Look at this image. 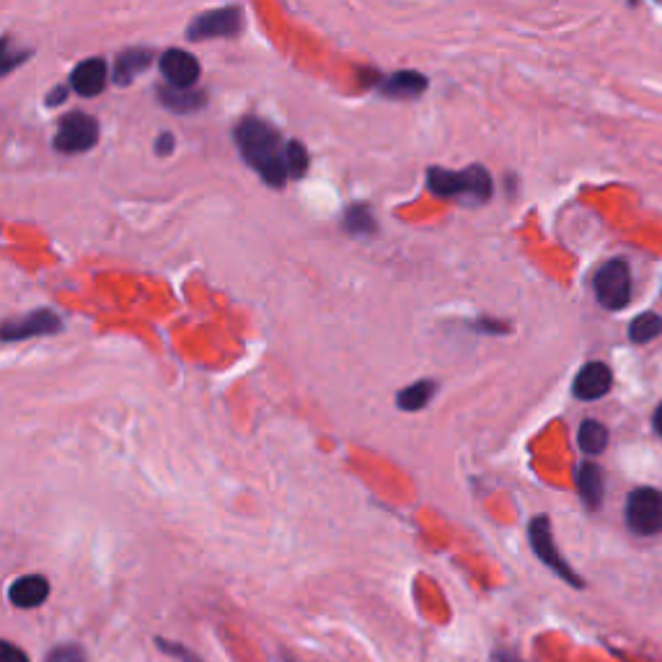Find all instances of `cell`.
Segmentation results:
<instances>
[{
	"instance_id": "cell-19",
	"label": "cell",
	"mask_w": 662,
	"mask_h": 662,
	"mask_svg": "<svg viewBox=\"0 0 662 662\" xmlns=\"http://www.w3.org/2000/svg\"><path fill=\"white\" fill-rule=\"evenodd\" d=\"M342 223L344 231L350 233V236H370V233H375V218L370 213V207L363 205V202L347 207Z\"/></svg>"
},
{
	"instance_id": "cell-9",
	"label": "cell",
	"mask_w": 662,
	"mask_h": 662,
	"mask_svg": "<svg viewBox=\"0 0 662 662\" xmlns=\"http://www.w3.org/2000/svg\"><path fill=\"white\" fill-rule=\"evenodd\" d=\"M161 73L166 78V86L174 88H194L200 81L202 68L192 52L166 50L161 55Z\"/></svg>"
},
{
	"instance_id": "cell-15",
	"label": "cell",
	"mask_w": 662,
	"mask_h": 662,
	"mask_svg": "<svg viewBox=\"0 0 662 662\" xmlns=\"http://www.w3.org/2000/svg\"><path fill=\"white\" fill-rule=\"evenodd\" d=\"M150 60H153V52L143 50V47H132V50L119 52L117 63H114V81L119 86H130L140 73L150 68Z\"/></svg>"
},
{
	"instance_id": "cell-10",
	"label": "cell",
	"mask_w": 662,
	"mask_h": 662,
	"mask_svg": "<svg viewBox=\"0 0 662 662\" xmlns=\"http://www.w3.org/2000/svg\"><path fill=\"white\" fill-rule=\"evenodd\" d=\"M70 88L78 96L94 99L107 88V63L101 57H88L83 63H78L70 73Z\"/></svg>"
},
{
	"instance_id": "cell-17",
	"label": "cell",
	"mask_w": 662,
	"mask_h": 662,
	"mask_svg": "<svg viewBox=\"0 0 662 662\" xmlns=\"http://www.w3.org/2000/svg\"><path fill=\"white\" fill-rule=\"evenodd\" d=\"M435 391H438L435 381H417L412 386L401 388L399 396H396V406L404 412H419V409H425L430 404Z\"/></svg>"
},
{
	"instance_id": "cell-14",
	"label": "cell",
	"mask_w": 662,
	"mask_h": 662,
	"mask_svg": "<svg viewBox=\"0 0 662 662\" xmlns=\"http://www.w3.org/2000/svg\"><path fill=\"white\" fill-rule=\"evenodd\" d=\"M158 99L166 109L176 114L200 112L207 104V94L200 88H174V86H158Z\"/></svg>"
},
{
	"instance_id": "cell-21",
	"label": "cell",
	"mask_w": 662,
	"mask_h": 662,
	"mask_svg": "<svg viewBox=\"0 0 662 662\" xmlns=\"http://www.w3.org/2000/svg\"><path fill=\"white\" fill-rule=\"evenodd\" d=\"M308 163H311V156H308V150L298 143V140H290L288 143V171L293 179H300V176H306Z\"/></svg>"
},
{
	"instance_id": "cell-22",
	"label": "cell",
	"mask_w": 662,
	"mask_h": 662,
	"mask_svg": "<svg viewBox=\"0 0 662 662\" xmlns=\"http://www.w3.org/2000/svg\"><path fill=\"white\" fill-rule=\"evenodd\" d=\"M47 662H86V652L78 644H60L47 655Z\"/></svg>"
},
{
	"instance_id": "cell-20",
	"label": "cell",
	"mask_w": 662,
	"mask_h": 662,
	"mask_svg": "<svg viewBox=\"0 0 662 662\" xmlns=\"http://www.w3.org/2000/svg\"><path fill=\"white\" fill-rule=\"evenodd\" d=\"M662 331V319L657 313H642L637 319L629 324V339L637 344H647L652 339L660 337Z\"/></svg>"
},
{
	"instance_id": "cell-6",
	"label": "cell",
	"mask_w": 662,
	"mask_h": 662,
	"mask_svg": "<svg viewBox=\"0 0 662 662\" xmlns=\"http://www.w3.org/2000/svg\"><path fill=\"white\" fill-rule=\"evenodd\" d=\"M244 32V11L236 6L215 8V11L200 13L197 19L189 24L187 37L192 42H202V39H231Z\"/></svg>"
},
{
	"instance_id": "cell-1",
	"label": "cell",
	"mask_w": 662,
	"mask_h": 662,
	"mask_svg": "<svg viewBox=\"0 0 662 662\" xmlns=\"http://www.w3.org/2000/svg\"><path fill=\"white\" fill-rule=\"evenodd\" d=\"M233 138L249 169L257 171L269 187H282L288 182V143L269 122L259 117H244L236 125Z\"/></svg>"
},
{
	"instance_id": "cell-16",
	"label": "cell",
	"mask_w": 662,
	"mask_h": 662,
	"mask_svg": "<svg viewBox=\"0 0 662 662\" xmlns=\"http://www.w3.org/2000/svg\"><path fill=\"white\" fill-rule=\"evenodd\" d=\"M577 489H580L585 505L590 510H598L600 502H603V471L593 461H585L577 469Z\"/></svg>"
},
{
	"instance_id": "cell-23",
	"label": "cell",
	"mask_w": 662,
	"mask_h": 662,
	"mask_svg": "<svg viewBox=\"0 0 662 662\" xmlns=\"http://www.w3.org/2000/svg\"><path fill=\"white\" fill-rule=\"evenodd\" d=\"M32 55V52L26 50V52H21V50H16L13 52V44H11V39H3V57H0V63H3V75H8L11 73L13 68H16V65H21L26 60V57Z\"/></svg>"
},
{
	"instance_id": "cell-11",
	"label": "cell",
	"mask_w": 662,
	"mask_h": 662,
	"mask_svg": "<svg viewBox=\"0 0 662 662\" xmlns=\"http://www.w3.org/2000/svg\"><path fill=\"white\" fill-rule=\"evenodd\" d=\"M613 386V373L606 363H588L577 373L572 391L580 401H595L611 391Z\"/></svg>"
},
{
	"instance_id": "cell-4",
	"label": "cell",
	"mask_w": 662,
	"mask_h": 662,
	"mask_svg": "<svg viewBox=\"0 0 662 662\" xmlns=\"http://www.w3.org/2000/svg\"><path fill=\"white\" fill-rule=\"evenodd\" d=\"M99 143V122L86 112H70L60 119L55 135V148L65 156L86 153Z\"/></svg>"
},
{
	"instance_id": "cell-25",
	"label": "cell",
	"mask_w": 662,
	"mask_h": 662,
	"mask_svg": "<svg viewBox=\"0 0 662 662\" xmlns=\"http://www.w3.org/2000/svg\"><path fill=\"white\" fill-rule=\"evenodd\" d=\"M0 662H32V660H29V655H26L21 647H16V644H11V642H3Z\"/></svg>"
},
{
	"instance_id": "cell-2",
	"label": "cell",
	"mask_w": 662,
	"mask_h": 662,
	"mask_svg": "<svg viewBox=\"0 0 662 662\" xmlns=\"http://www.w3.org/2000/svg\"><path fill=\"white\" fill-rule=\"evenodd\" d=\"M427 189L438 197L461 200L469 205H484L492 197V176L484 166H469L463 171H445L440 166L427 169Z\"/></svg>"
},
{
	"instance_id": "cell-12",
	"label": "cell",
	"mask_w": 662,
	"mask_h": 662,
	"mask_svg": "<svg viewBox=\"0 0 662 662\" xmlns=\"http://www.w3.org/2000/svg\"><path fill=\"white\" fill-rule=\"evenodd\" d=\"M375 86L388 99H417V96L425 94L430 81L422 73H417V70H399V73L388 75V78L378 81Z\"/></svg>"
},
{
	"instance_id": "cell-7",
	"label": "cell",
	"mask_w": 662,
	"mask_h": 662,
	"mask_svg": "<svg viewBox=\"0 0 662 662\" xmlns=\"http://www.w3.org/2000/svg\"><path fill=\"white\" fill-rule=\"evenodd\" d=\"M528 538H531V546L533 551H536L538 559H541L549 569H554L556 575L562 577L564 582L575 585V588H582V585H585V582L575 575V569L569 567V564L562 559V554L556 551L554 536H551V523L546 515H536V518L531 520V525H528Z\"/></svg>"
},
{
	"instance_id": "cell-27",
	"label": "cell",
	"mask_w": 662,
	"mask_h": 662,
	"mask_svg": "<svg viewBox=\"0 0 662 662\" xmlns=\"http://www.w3.org/2000/svg\"><path fill=\"white\" fill-rule=\"evenodd\" d=\"M68 91H70V88L63 86V83H60L57 88H52L50 94H47V107H60V104L68 99Z\"/></svg>"
},
{
	"instance_id": "cell-5",
	"label": "cell",
	"mask_w": 662,
	"mask_h": 662,
	"mask_svg": "<svg viewBox=\"0 0 662 662\" xmlns=\"http://www.w3.org/2000/svg\"><path fill=\"white\" fill-rule=\"evenodd\" d=\"M626 525L637 536L662 533V492L657 489H634L626 500Z\"/></svg>"
},
{
	"instance_id": "cell-28",
	"label": "cell",
	"mask_w": 662,
	"mask_h": 662,
	"mask_svg": "<svg viewBox=\"0 0 662 662\" xmlns=\"http://www.w3.org/2000/svg\"><path fill=\"white\" fill-rule=\"evenodd\" d=\"M655 430L662 435V404L657 406V412H655Z\"/></svg>"
},
{
	"instance_id": "cell-24",
	"label": "cell",
	"mask_w": 662,
	"mask_h": 662,
	"mask_svg": "<svg viewBox=\"0 0 662 662\" xmlns=\"http://www.w3.org/2000/svg\"><path fill=\"white\" fill-rule=\"evenodd\" d=\"M158 647H161V650L166 652V655H171V657H179V660H182V662H200V660H197V657L192 655V652L187 650V647H182V644H174V642H163V639H158Z\"/></svg>"
},
{
	"instance_id": "cell-18",
	"label": "cell",
	"mask_w": 662,
	"mask_h": 662,
	"mask_svg": "<svg viewBox=\"0 0 662 662\" xmlns=\"http://www.w3.org/2000/svg\"><path fill=\"white\" fill-rule=\"evenodd\" d=\"M577 443H580L582 453L598 456L608 445V430L600 422H595V419H585L580 425V432H577Z\"/></svg>"
},
{
	"instance_id": "cell-3",
	"label": "cell",
	"mask_w": 662,
	"mask_h": 662,
	"mask_svg": "<svg viewBox=\"0 0 662 662\" xmlns=\"http://www.w3.org/2000/svg\"><path fill=\"white\" fill-rule=\"evenodd\" d=\"M595 298L608 311H621L631 300V272L624 259H613L598 269L593 280Z\"/></svg>"
},
{
	"instance_id": "cell-13",
	"label": "cell",
	"mask_w": 662,
	"mask_h": 662,
	"mask_svg": "<svg viewBox=\"0 0 662 662\" xmlns=\"http://www.w3.org/2000/svg\"><path fill=\"white\" fill-rule=\"evenodd\" d=\"M47 598H50V582L42 575H24L13 580V585L8 588V600L16 608H37Z\"/></svg>"
},
{
	"instance_id": "cell-26",
	"label": "cell",
	"mask_w": 662,
	"mask_h": 662,
	"mask_svg": "<svg viewBox=\"0 0 662 662\" xmlns=\"http://www.w3.org/2000/svg\"><path fill=\"white\" fill-rule=\"evenodd\" d=\"M156 153L158 156H171V153H174V135H171V132H163V135H158Z\"/></svg>"
},
{
	"instance_id": "cell-8",
	"label": "cell",
	"mask_w": 662,
	"mask_h": 662,
	"mask_svg": "<svg viewBox=\"0 0 662 662\" xmlns=\"http://www.w3.org/2000/svg\"><path fill=\"white\" fill-rule=\"evenodd\" d=\"M63 329V321L60 316H55L47 308H39L32 311L29 316L19 321H6L3 329H0V337L3 342H21V339H32V337H47V334H57Z\"/></svg>"
}]
</instances>
